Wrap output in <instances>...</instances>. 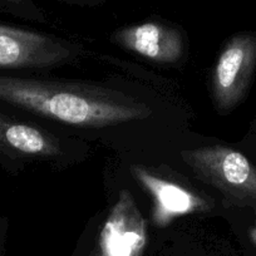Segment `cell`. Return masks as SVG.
I'll use <instances>...</instances> for the list:
<instances>
[{
  "label": "cell",
  "instance_id": "cell-2",
  "mask_svg": "<svg viewBox=\"0 0 256 256\" xmlns=\"http://www.w3.org/2000/svg\"><path fill=\"white\" fill-rule=\"evenodd\" d=\"M196 176L238 205L256 206V167L241 152L208 146L181 152Z\"/></svg>",
  "mask_w": 256,
  "mask_h": 256
},
{
  "label": "cell",
  "instance_id": "cell-7",
  "mask_svg": "<svg viewBox=\"0 0 256 256\" xmlns=\"http://www.w3.org/2000/svg\"><path fill=\"white\" fill-rule=\"evenodd\" d=\"M131 172L154 198V222L157 226H167L180 216L208 210L205 200L174 182L156 176L144 167L132 166Z\"/></svg>",
  "mask_w": 256,
  "mask_h": 256
},
{
  "label": "cell",
  "instance_id": "cell-5",
  "mask_svg": "<svg viewBox=\"0 0 256 256\" xmlns=\"http://www.w3.org/2000/svg\"><path fill=\"white\" fill-rule=\"evenodd\" d=\"M146 242V221L131 192L122 190L100 231V254L102 256H141Z\"/></svg>",
  "mask_w": 256,
  "mask_h": 256
},
{
  "label": "cell",
  "instance_id": "cell-9",
  "mask_svg": "<svg viewBox=\"0 0 256 256\" xmlns=\"http://www.w3.org/2000/svg\"><path fill=\"white\" fill-rule=\"evenodd\" d=\"M0 3L12 6H19V8H23L26 10L32 12V13H36V8L33 6L30 0H0Z\"/></svg>",
  "mask_w": 256,
  "mask_h": 256
},
{
  "label": "cell",
  "instance_id": "cell-4",
  "mask_svg": "<svg viewBox=\"0 0 256 256\" xmlns=\"http://www.w3.org/2000/svg\"><path fill=\"white\" fill-rule=\"evenodd\" d=\"M70 46L50 36L8 26L0 34V68H43L63 63Z\"/></svg>",
  "mask_w": 256,
  "mask_h": 256
},
{
  "label": "cell",
  "instance_id": "cell-10",
  "mask_svg": "<svg viewBox=\"0 0 256 256\" xmlns=\"http://www.w3.org/2000/svg\"><path fill=\"white\" fill-rule=\"evenodd\" d=\"M250 238H251V240H252V242L256 245V228H251L250 230Z\"/></svg>",
  "mask_w": 256,
  "mask_h": 256
},
{
  "label": "cell",
  "instance_id": "cell-1",
  "mask_svg": "<svg viewBox=\"0 0 256 256\" xmlns=\"http://www.w3.org/2000/svg\"><path fill=\"white\" fill-rule=\"evenodd\" d=\"M0 100L80 127H107L152 114L146 103L120 90L30 78L0 76Z\"/></svg>",
  "mask_w": 256,
  "mask_h": 256
},
{
  "label": "cell",
  "instance_id": "cell-3",
  "mask_svg": "<svg viewBox=\"0 0 256 256\" xmlns=\"http://www.w3.org/2000/svg\"><path fill=\"white\" fill-rule=\"evenodd\" d=\"M256 68V34L234 36L221 52L212 76V94L221 112L232 110L245 97Z\"/></svg>",
  "mask_w": 256,
  "mask_h": 256
},
{
  "label": "cell",
  "instance_id": "cell-6",
  "mask_svg": "<svg viewBox=\"0 0 256 256\" xmlns=\"http://www.w3.org/2000/svg\"><path fill=\"white\" fill-rule=\"evenodd\" d=\"M110 40L157 63H176L184 52L181 33L154 22L124 26L114 32Z\"/></svg>",
  "mask_w": 256,
  "mask_h": 256
},
{
  "label": "cell",
  "instance_id": "cell-8",
  "mask_svg": "<svg viewBox=\"0 0 256 256\" xmlns=\"http://www.w3.org/2000/svg\"><path fill=\"white\" fill-rule=\"evenodd\" d=\"M60 154L58 138L40 127L18 122L0 113V154L22 157H56Z\"/></svg>",
  "mask_w": 256,
  "mask_h": 256
}]
</instances>
